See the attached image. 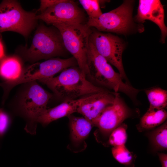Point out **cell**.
Here are the masks:
<instances>
[{"label":"cell","instance_id":"1","mask_svg":"<svg viewBox=\"0 0 167 167\" xmlns=\"http://www.w3.org/2000/svg\"><path fill=\"white\" fill-rule=\"evenodd\" d=\"M88 74L87 79L94 85L115 92H121L127 96L135 104L141 90L123 81L119 73L115 71L107 60L97 51L89 41L87 53Z\"/></svg>","mask_w":167,"mask_h":167},{"label":"cell","instance_id":"2","mask_svg":"<svg viewBox=\"0 0 167 167\" xmlns=\"http://www.w3.org/2000/svg\"><path fill=\"white\" fill-rule=\"evenodd\" d=\"M22 84L12 101V107L16 113L27 121L26 131L34 134L37 119L47 109L52 95L36 80Z\"/></svg>","mask_w":167,"mask_h":167},{"label":"cell","instance_id":"3","mask_svg":"<svg viewBox=\"0 0 167 167\" xmlns=\"http://www.w3.org/2000/svg\"><path fill=\"white\" fill-rule=\"evenodd\" d=\"M38 81L46 85L57 98L63 101L109 91L91 83L78 66L67 68L57 76Z\"/></svg>","mask_w":167,"mask_h":167},{"label":"cell","instance_id":"4","mask_svg":"<svg viewBox=\"0 0 167 167\" xmlns=\"http://www.w3.org/2000/svg\"><path fill=\"white\" fill-rule=\"evenodd\" d=\"M134 4V0H124L119 6L99 17L88 19L86 24L100 32L125 36L142 33L144 30L143 24L135 22L133 17Z\"/></svg>","mask_w":167,"mask_h":167},{"label":"cell","instance_id":"5","mask_svg":"<svg viewBox=\"0 0 167 167\" xmlns=\"http://www.w3.org/2000/svg\"><path fill=\"white\" fill-rule=\"evenodd\" d=\"M68 52L58 29L53 26L48 27L42 24L36 30L30 47L23 49L20 53L25 60L34 62L57 56H64Z\"/></svg>","mask_w":167,"mask_h":167},{"label":"cell","instance_id":"6","mask_svg":"<svg viewBox=\"0 0 167 167\" xmlns=\"http://www.w3.org/2000/svg\"><path fill=\"white\" fill-rule=\"evenodd\" d=\"M138 112L130 108L116 92L112 104L105 109L91 122L97 128L94 135L96 141L104 146H109L108 140L112 132L126 119Z\"/></svg>","mask_w":167,"mask_h":167},{"label":"cell","instance_id":"7","mask_svg":"<svg viewBox=\"0 0 167 167\" xmlns=\"http://www.w3.org/2000/svg\"><path fill=\"white\" fill-rule=\"evenodd\" d=\"M52 25L60 32L66 49L76 59L78 66L86 75L88 73L87 53L92 28L86 24Z\"/></svg>","mask_w":167,"mask_h":167},{"label":"cell","instance_id":"8","mask_svg":"<svg viewBox=\"0 0 167 167\" xmlns=\"http://www.w3.org/2000/svg\"><path fill=\"white\" fill-rule=\"evenodd\" d=\"M36 13L24 10L15 0L0 4V33L13 31L27 37L37 24Z\"/></svg>","mask_w":167,"mask_h":167},{"label":"cell","instance_id":"9","mask_svg":"<svg viewBox=\"0 0 167 167\" xmlns=\"http://www.w3.org/2000/svg\"><path fill=\"white\" fill-rule=\"evenodd\" d=\"M91 28L89 41L97 52L110 64L118 69L124 82L131 85L125 73L122 60V54L126 48V42L113 34L100 32L94 28Z\"/></svg>","mask_w":167,"mask_h":167},{"label":"cell","instance_id":"10","mask_svg":"<svg viewBox=\"0 0 167 167\" xmlns=\"http://www.w3.org/2000/svg\"><path fill=\"white\" fill-rule=\"evenodd\" d=\"M75 66H78V64L73 56L66 59L52 58L41 63H35L22 72L20 76L17 79L4 82L5 89L9 92L18 84L51 78L64 70Z\"/></svg>","mask_w":167,"mask_h":167},{"label":"cell","instance_id":"11","mask_svg":"<svg viewBox=\"0 0 167 167\" xmlns=\"http://www.w3.org/2000/svg\"><path fill=\"white\" fill-rule=\"evenodd\" d=\"M37 19L47 24H86V14L75 2L72 0H62L48 8L39 15Z\"/></svg>","mask_w":167,"mask_h":167},{"label":"cell","instance_id":"12","mask_svg":"<svg viewBox=\"0 0 167 167\" xmlns=\"http://www.w3.org/2000/svg\"><path fill=\"white\" fill-rule=\"evenodd\" d=\"M164 7L159 0H139L135 22L143 24L145 20L152 22L159 27L161 32V42L164 43L167 36V28L164 21Z\"/></svg>","mask_w":167,"mask_h":167},{"label":"cell","instance_id":"13","mask_svg":"<svg viewBox=\"0 0 167 167\" xmlns=\"http://www.w3.org/2000/svg\"><path fill=\"white\" fill-rule=\"evenodd\" d=\"M115 93L109 90L87 95L86 99L77 108L76 113L91 122L105 109L113 103Z\"/></svg>","mask_w":167,"mask_h":167},{"label":"cell","instance_id":"14","mask_svg":"<svg viewBox=\"0 0 167 167\" xmlns=\"http://www.w3.org/2000/svg\"><path fill=\"white\" fill-rule=\"evenodd\" d=\"M70 131V142L67 148L75 153L84 151L87 148L86 140L92 127L90 122L84 117L71 114L68 117Z\"/></svg>","mask_w":167,"mask_h":167},{"label":"cell","instance_id":"15","mask_svg":"<svg viewBox=\"0 0 167 167\" xmlns=\"http://www.w3.org/2000/svg\"><path fill=\"white\" fill-rule=\"evenodd\" d=\"M86 95L75 100H67L58 105L47 109L38 118L37 123L46 126L53 121L68 117L76 112L77 108L86 99Z\"/></svg>","mask_w":167,"mask_h":167},{"label":"cell","instance_id":"16","mask_svg":"<svg viewBox=\"0 0 167 167\" xmlns=\"http://www.w3.org/2000/svg\"><path fill=\"white\" fill-rule=\"evenodd\" d=\"M167 118V112L165 109H148L137 125V129L140 132L152 129L165 122Z\"/></svg>","mask_w":167,"mask_h":167},{"label":"cell","instance_id":"17","mask_svg":"<svg viewBox=\"0 0 167 167\" xmlns=\"http://www.w3.org/2000/svg\"><path fill=\"white\" fill-rule=\"evenodd\" d=\"M22 73L19 60L14 57H6L0 63V75L5 81H11L18 79Z\"/></svg>","mask_w":167,"mask_h":167},{"label":"cell","instance_id":"18","mask_svg":"<svg viewBox=\"0 0 167 167\" xmlns=\"http://www.w3.org/2000/svg\"><path fill=\"white\" fill-rule=\"evenodd\" d=\"M149 103L148 109H165L167 106V91L158 87L143 90Z\"/></svg>","mask_w":167,"mask_h":167},{"label":"cell","instance_id":"19","mask_svg":"<svg viewBox=\"0 0 167 167\" xmlns=\"http://www.w3.org/2000/svg\"><path fill=\"white\" fill-rule=\"evenodd\" d=\"M148 136L151 145L155 150L160 151L166 150L167 121L149 132Z\"/></svg>","mask_w":167,"mask_h":167},{"label":"cell","instance_id":"20","mask_svg":"<svg viewBox=\"0 0 167 167\" xmlns=\"http://www.w3.org/2000/svg\"><path fill=\"white\" fill-rule=\"evenodd\" d=\"M114 158L125 167H134L136 156L130 152L125 145L113 147L111 149Z\"/></svg>","mask_w":167,"mask_h":167},{"label":"cell","instance_id":"21","mask_svg":"<svg viewBox=\"0 0 167 167\" xmlns=\"http://www.w3.org/2000/svg\"><path fill=\"white\" fill-rule=\"evenodd\" d=\"M127 125L122 123L115 129L109 137V145L115 147L125 145L127 139Z\"/></svg>","mask_w":167,"mask_h":167},{"label":"cell","instance_id":"22","mask_svg":"<svg viewBox=\"0 0 167 167\" xmlns=\"http://www.w3.org/2000/svg\"><path fill=\"white\" fill-rule=\"evenodd\" d=\"M79 2L86 12L88 19H96L102 14L99 0H79Z\"/></svg>","mask_w":167,"mask_h":167},{"label":"cell","instance_id":"23","mask_svg":"<svg viewBox=\"0 0 167 167\" xmlns=\"http://www.w3.org/2000/svg\"><path fill=\"white\" fill-rule=\"evenodd\" d=\"M9 117L7 114L0 109V136L5 132L9 123Z\"/></svg>","mask_w":167,"mask_h":167},{"label":"cell","instance_id":"24","mask_svg":"<svg viewBox=\"0 0 167 167\" xmlns=\"http://www.w3.org/2000/svg\"><path fill=\"white\" fill-rule=\"evenodd\" d=\"M62 0H40V6L37 11L41 13L48 8L62 1Z\"/></svg>","mask_w":167,"mask_h":167},{"label":"cell","instance_id":"25","mask_svg":"<svg viewBox=\"0 0 167 167\" xmlns=\"http://www.w3.org/2000/svg\"><path fill=\"white\" fill-rule=\"evenodd\" d=\"M157 154L162 167H167V154L158 152Z\"/></svg>","mask_w":167,"mask_h":167},{"label":"cell","instance_id":"26","mask_svg":"<svg viewBox=\"0 0 167 167\" xmlns=\"http://www.w3.org/2000/svg\"><path fill=\"white\" fill-rule=\"evenodd\" d=\"M4 50L3 45L0 40V59L4 56Z\"/></svg>","mask_w":167,"mask_h":167},{"label":"cell","instance_id":"27","mask_svg":"<svg viewBox=\"0 0 167 167\" xmlns=\"http://www.w3.org/2000/svg\"><path fill=\"white\" fill-rule=\"evenodd\" d=\"M0 86H1V83H0Z\"/></svg>","mask_w":167,"mask_h":167}]
</instances>
